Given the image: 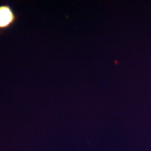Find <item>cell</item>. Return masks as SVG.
Here are the masks:
<instances>
[{"label": "cell", "instance_id": "6da1fadb", "mask_svg": "<svg viewBox=\"0 0 151 151\" xmlns=\"http://www.w3.org/2000/svg\"><path fill=\"white\" fill-rule=\"evenodd\" d=\"M18 20V15L12 6L8 4H0V34L12 28Z\"/></svg>", "mask_w": 151, "mask_h": 151}]
</instances>
